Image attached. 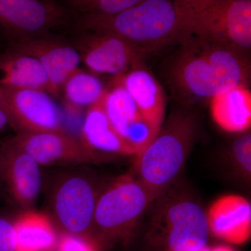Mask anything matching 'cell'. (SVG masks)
<instances>
[{"label":"cell","mask_w":251,"mask_h":251,"mask_svg":"<svg viewBox=\"0 0 251 251\" xmlns=\"http://www.w3.org/2000/svg\"><path fill=\"white\" fill-rule=\"evenodd\" d=\"M184 47L172 69V79L181 94L210 100L235 86L249 85L250 63L245 52L193 35L181 38Z\"/></svg>","instance_id":"cell-1"},{"label":"cell","mask_w":251,"mask_h":251,"mask_svg":"<svg viewBox=\"0 0 251 251\" xmlns=\"http://www.w3.org/2000/svg\"><path fill=\"white\" fill-rule=\"evenodd\" d=\"M81 27L121 36L145 54L184 34L178 0H143L110 16H83Z\"/></svg>","instance_id":"cell-2"},{"label":"cell","mask_w":251,"mask_h":251,"mask_svg":"<svg viewBox=\"0 0 251 251\" xmlns=\"http://www.w3.org/2000/svg\"><path fill=\"white\" fill-rule=\"evenodd\" d=\"M192 114L175 112L151 143L135 155L134 176L157 199L163 196L184 168L197 136Z\"/></svg>","instance_id":"cell-3"},{"label":"cell","mask_w":251,"mask_h":251,"mask_svg":"<svg viewBox=\"0 0 251 251\" xmlns=\"http://www.w3.org/2000/svg\"><path fill=\"white\" fill-rule=\"evenodd\" d=\"M153 201L134 175L120 176L97 198L92 242L97 248L129 244L144 211Z\"/></svg>","instance_id":"cell-4"},{"label":"cell","mask_w":251,"mask_h":251,"mask_svg":"<svg viewBox=\"0 0 251 251\" xmlns=\"http://www.w3.org/2000/svg\"><path fill=\"white\" fill-rule=\"evenodd\" d=\"M178 2L184 36L204 38L245 53L250 50L251 0H178Z\"/></svg>","instance_id":"cell-5"},{"label":"cell","mask_w":251,"mask_h":251,"mask_svg":"<svg viewBox=\"0 0 251 251\" xmlns=\"http://www.w3.org/2000/svg\"><path fill=\"white\" fill-rule=\"evenodd\" d=\"M210 234L202 206L177 196L162 203L153 216L146 242L156 251H202L208 247Z\"/></svg>","instance_id":"cell-6"},{"label":"cell","mask_w":251,"mask_h":251,"mask_svg":"<svg viewBox=\"0 0 251 251\" xmlns=\"http://www.w3.org/2000/svg\"><path fill=\"white\" fill-rule=\"evenodd\" d=\"M97 198L85 176L72 175L60 181L54 192L52 209L64 233L92 241Z\"/></svg>","instance_id":"cell-7"},{"label":"cell","mask_w":251,"mask_h":251,"mask_svg":"<svg viewBox=\"0 0 251 251\" xmlns=\"http://www.w3.org/2000/svg\"><path fill=\"white\" fill-rule=\"evenodd\" d=\"M0 98L18 133L63 130L60 112L47 92L0 85Z\"/></svg>","instance_id":"cell-8"},{"label":"cell","mask_w":251,"mask_h":251,"mask_svg":"<svg viewBox=\"0 0 251 251\" xmlns=\"http://www.w3.org/2000/svg\"><path fill=\"white\" fill-rule=\"evenodd\" d=\"M81 41V62L97 74L122 75L143 63V52L121 36L110 33L92 32Z\"/></svg>","instance_id":"cell-9"},{"label":"cell","mask_w":251,"mask_h":251,"mask_svg":"<svg viewBox=\"0 0 251 251\" xmlns=\"http://www.w3.org/2000/svg\"><path fill=\"white\" fill-rule=\"evenodd\" d=\"M10 143L29 153L39 165L92 161L96 155L81 140L64 130L17 133Z\"/></svg>","instance_id":"cell-10"},{"label":"cell","mask_w":251,"mask_h":251,"mask_svg":"<svg viewBox=\"0 0 251 251\" xmlns=\"http://www.w3.org/2000/svg\"><path fill=\"white\" fill-rule=\"evenodd\" d=\"M64 16L55 5L39 0H0V26L24 40L58 25Z\"/></svg>","instance_id":"cell-11"},{"label":"cell","mask_w":251,"mask_h":251,"mask_svg":"<svg viewBox=\"0 0 251 251\" xmlns=\"http://www.w3.org/2000/svg\"><path fill=\"white\" fill-rule=\"evenodd\" d=\"M1 150L2 181L18 204L25 207L32 205L41 187L40 165L9 140Z\"/></svg>","instance_id":"cell-12"},{"label":"cell","mask_w":251,"mask_h":251,"mask_svg":"<svg viewBox=\"0 0 251 251\" xmlns=\"http://www.w3.org/2000/svg\"><path fill=\"white\" fill-rule=\"evenodd\" d=\"M14 50L40 62L57 92L74 74L81 62L77 49L58 41L32 38L18 41Z\"/></svg>","instance_id":"cell-13"},{"label":"cell","mask_w":251,"mask_h":251,"mask_svg":"<svg viewBox=\"0 0 251 251\" xmlns=\"http://www.w3.org/2000/svg\"><path fill=\"white\" fill-rule=\"evenodd\" d=\"M123 86L134 100L143 118L159 130L164 123L166 115V95L161 84L152 74L137 64L122 75L113 79Z\"/></svg>","instance_id":"cell-14"},{"label":"cell","mask_w":251,"mask_h":251,"mask_svg":"<svg viewBox=\"0 0 251 251\" xmlns=\"http://www.w3.org/2000/svg\"><path fill=\"white\" fill-rule=\"evenodd\" d=\"M210 233L227 242L240 244L251 234V204L239 195L216 200L206 212Z\"/></svg>","instance_id":"cell-15"},{"label":"cell","mask_w":251,"mask_h":251,"mask_svg":"<svg viewBox=\"0 0 251 251\" xmlns=\"http://www.w3.org/2000/svg\"><path fill=\"white\" fill-rule=\"evenodd\" d=\"M101 99L88 107L81 140L96 156L97 152L126 156L135 154L131 147L110 123Z\"/></svg>","instance_id":"cell-16"},{"label":"cell","mask_w":251,"mask_h":251,"mask_svg":"<svg viewBox=\"0 0 251 251\" xmlns=\"http://www.w3.org/2000/svg\"><path fill=\"white\" fill-rule=\"evenodd\" d=\"M0 85L58 92L38 59L14 49L0 57Z\"/></svg>","instance_id":"cell-17"},{"label":"cell","mask_w":251,"mask_h":251,"mask_svg":"<svg viewBox=\"0 0 251 251\" xmlns=\"http://www.w3.org/2000/svg\"><path fill=\"white\" fill-rule=\"evenodd\" d=\"M213 120L220 128L231 133L251 128V92L249 85L235 86L210 99Z\"/></svg>","instance_id":"cell-18"},{"label":"cell","mask_w":251,"mask_h":251,"mask_svg":"<svg viewBox=\"0 0 251 251\" xmlns=\"http://www.w3.org/2000/svg\"><path fill=\"white\" fill-rule=\"evenodd\" d=\"M16 251H54L59 239L46 216L27 212L14 222Z\"/></svg>","instance_id":"cell-19"},{"label":"cell","mask_w":251,"mask_h":251,"mask_svg":"<svg viewBox=\"0 0 251 251\" xmlns=\"http://www.w3.org/2000/svg\"><path fill=\"white\" fill-rule=\"evenodd\" d=\"M101 100L110 123L125 139L131 124L143 118L134 100L123 86L113 80Z\"/></svg>","instance_id":"cell-20"},{"label":"cell","mask_w":251,"mask_h":251,"mask_svg":"<svg viewBox=\"0 0 251 251\" xmlns=\"http://www.w3.org/2000/svg\"><path fill=\"white\" fill-rule=\"evenodd\" d=\"M66 98L78 106H90L103 97L105 88L101 81L92 74L77 69L64 85Z\"/></svg>","instance_id":"cell-21"},{"label":"cell","mask_w":251,"mask_h":251,"mask_svg":"<svg viewBox=\"0 0 251 251\" xmlns=\"http://www.w3.org/2000/svg\"><path fill=\"white\" fill-rule=\"evenodd\" d=\"M83 16H110L135 6L143 0H64Z\"/></svg>","instance_id":"cell-22"},{"label":"cell","mask_w":251,"mask_h":251,"mask_svg":"<svg viewBox=\"0 0 251 251\" xmlns=\"http://www.w3.org/2000/svg\"><path fill=\"white\" fill-rule=\"evenodd\" d=\"M232 156L238 168L247 177L251 174V133L246 131L236 138L232 145Z\"/></svg>","instance_id":"cell-23"},{"label":"cell","mask_w":251,"mask_h":251,"mask_svg":"<svg viewBox=\"0 0 251 251\" xmlns=\"http://www.w3.org/2000/svg\"><path fill=\"white\" fill-rule=\"evenodd\" d=\"M56 251H98L92 241L64 233L59 238Z\"/></svg>","instance_id":"cell-24"},{"label":"cell","mask_w":251,"mask_h":251,"mask_svg":"<svg viewBox=\"0 0 251 251\" xmlns=\"http://www.w3.org/2000/svg\"><path fill=\"white\" fill-rule=\"evenodd\" d=\"M16 247L14 223L0 216V251H16Z\"/></svg>","instance_id":"cell-25"},{"label":"cell","mask_w":251,"mask_h":251,"mask_svg":"<svg viewBox=\"0 0 251 251\" xmlns=\"http://www.w3.org/2000/svg\"><path fill=\"white\" fill-rule=\"evenodd\" d=\"M9 125V117L2 100L0 98V130Z\"/></svg>","instance_id":"cell-26"},{"label":"cell","mask_w":251,"mask_h":251,"mask_svg":"<svg viewBox=\"0 0 251 251\" xmlns=\"http://www.w3.org/2000/svg\"><path fill=\"white\" fill-rule=\"evenodd\" d=\"M210 251H234L231 249L230 247H227V246H219L211 249Z\"/></svg>","instance_id":"cell-27"},{"label":"cell","mask_w":251,"mask_h":251,"mask_svg":"<svg viewBox=\"0 0 251 251\" xmlns=\"http://www.w3.org/2000/svg\"><path fill=\"white\" fill-rule=\"evenodd\" d=\"M2 178H1V150L0 147V182H1Z\"/></svg>","instance_id":"cell-28"}]
</instances>
